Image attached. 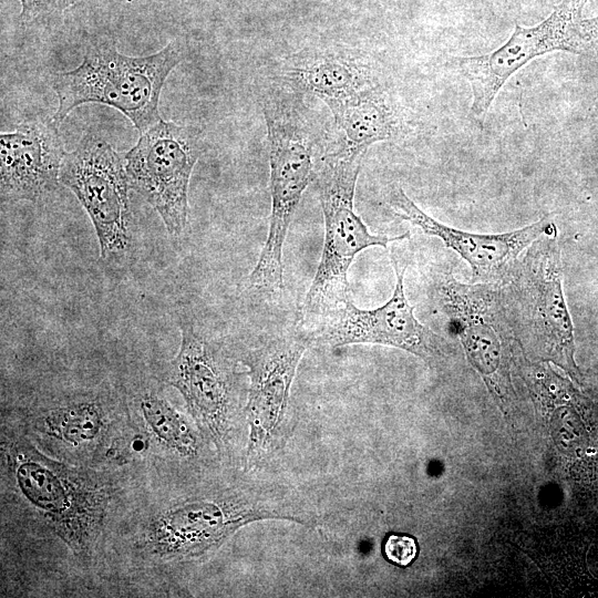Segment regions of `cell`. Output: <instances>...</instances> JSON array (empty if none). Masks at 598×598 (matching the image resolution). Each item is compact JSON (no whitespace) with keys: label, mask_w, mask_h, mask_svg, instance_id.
Segmentation results:
<instances>
[{"label":"cell","mask_w":598,"mask_h":598,"mask_svg":"<svg viewBox=\"0 0 598 598\" xmlns=\"http://www.w3.org/2000/svg\"><path fill=\"white\" fill-rule=\"evenodd\" d=\"M285 497L272 491L227 488L186 498L153 515L137 545L162 560H188L215 551L239 528L257 520L309 524L311 518Z\"/></svg>","instance_id":"6da1fadb"},{"label":"cell","mask_w":598,"mask_h":598,"mask_svg":"<svg viewBox=\"0 0 598 598\" xmlns=\"http://www.w3.org/2000/svg\"><path fill=\"white\" fill-rule=\"evenodd\" d=\"M179 61L174 41L144 56L125 55L111 43L91 45L79 66L52 74L59 102L52 120L59 125L79 105L99 103L123 113L142 134L162 120L159 95Z\"/></svg>","instance_id":"7a4b0ae2"},{"label":"cell","mask_w":598,"mask_h":598,"mask_svg":"<svg viewBox=\"0 0 598 598\" xmlns=\"http://www.w3.org/2000/svg\"><path fill=\"white\" fill-rule=\"evenodd\" d=\"M297 94L275 90L264 102L270 166L271 213L251 287L268 293L283 290L282 250L305 189L316 177L315 138Z\"/></svg>","instance_id":"3957f363"},{"label":"cell","mask_w":598,"mask_h":598,"mask_svg":"<svg viewBox=\"0 0 598 598\" xmlns=\"http://www.w3.org/2000/svg\"><path fill=\"white\" fill-rule=\"evenodd\" d=\"M4 456L23 501L74 555L89 556L110 503L104 485L81 470L49 458L24 441L6 446Z\"/></svg>","instance_id":"277c9868"},{"label":"cell","mask_w":598,"mask_h":598,"mask_svg":"<svg viewBox=\"0 0 598 598\" xmlns=\"http://www.w3.org/2000/svg\"><path fill=\"white\" fill-rule=\"evenodd\" d=\"M363 157H352L332 150L322 157L316 173L324 220L321 258L306 295L302 310L327 315L350 298L348 271L355 256L370 247L386 248L390 243L409 238L375 235L354 210L357 181Z\"/></svg>","instance_id":"5b68a950"},{"label":"cell","mask_w":598,"mask_h":598,"mask_svg":"<svg viewBox=\"0 0 598 598\" xmlns=\"http://www.w3.org/2000/svg\"><path fill=\"white\" fill-rule=\"evenodd\" d=\"M502 292L515 336L576 375L574 327L563 290L555 224L526 249Z\"/></svg>","instance_id":"8992f818"},{"label":"cell","mask_w":598,"mask_h":598,"mask_svg":"<svg viewBox=\"0 0 598 598\" xmlns=\"http://www.w3.org/2000/svg\"><path fill=\"white\" fill-rule=\"evenodd\" d=\"M181 346L164 380L182 394L195 425L220 455H230L241 439L245 406L236 364L221 347L190 323L181 326Z\"/></svg>","instance_id":"52a82bcc"},{"label":"cell","mask_w":598,"mask_h":598,"mask_svg":"<svg viewBox=\"0 0 598 598\" xmlns=\"http://www.w3.org/2000/svg\"><path fill=\"white\" fill-rule=\"evenodd\" d=\"M59 181L76 196L97 236L101 257L121 255L131 245L132 215L124 157L102 137L85 134L65 153Z\"/></svg>","instance_id":"ba28073f"},{"label":"cell","mask_w":598,"mask_h":598,"mask_svg":"<svg viewBox=\"0 0 598 598\" xmlns=\"http://www.w3.org/2000/svg\"><path fill=\"white\" fill-rule=\"evenodd\" d=\"M312 342L308 334H283L265 341L243 359L249 378L245 404L247 467L262 464L280 447L288 427L290 389Z\"/></svg>","instance_id":"9c48e42d"},{"label":"cell","mask_w":598,"mask_h":598,"mask_svg":"<svg viewBox=\"0 0 598 598\" xmlns=\"http://www.w3.org/2000/svg\"><path fill=\"white\" fill-rule=\"evenodd\" d=\"M198 156L193 132L164 120L142 133L124 155L130 188L158 213L172 236L185 229L189 179Z\"/></svg>","instance_id":"30bf717a"},{"label":"cell","mask_w":598,"mask_h":598,"mask_svg":"<svg viewBox=\"0 0 598 598\" xmlns=\"http://www.w3.org/2000/svg\"><path fill=\"white\" fill-rule=\"evenodd\" d=\"M588 0H564L534 27L515 24L508 40L492 52L457 56L458 71L472 89L471 112L483 118L505 82L537 56L553 51L584 53L587 50L578 21Z\"/></svg>","instance_id":"8fae6325"},{"label":"cell","mask_w":598,"mask_h":598,"mask_svg":"<svg viewBox=\"0 0 598 598\" xmlns=\"http://www.w3.org/2000/svg\"><path fill=\"white\" fill-rule=\"evenodd\" d=\"M395 285L391 298L374 309H360L347 299L329 311L318 340L330 347L382 344L409 351L425 361L444 352L445 341L414 315L404 288L406 267L392 257Z\"/></svg>","instance_id":"7c38bea8"},{"label":"cell","mask_w":598,"mask_h":598,"mask_svg":"<svg viewBox=\"0 0 598 598\" xmlns=\"http://www.w3.org/2000/svg\"><path fill=\"white\" fill-rule=\"evenodd\" d=\"M394 214L460 255L477 282L505 283L519 261V255L554 223L548 216L523 228L502 234H476L447 226L422 210L401 187L389 196Z\"/></svg>","instance_id":"4fadbf2b"},{"label":"cell","mask_w":598,"mask_h":598,"mask_svg":"<svg viewBox=\"0 0 598 598\" xmlns=\"http://www.w3.org/2000/svg\"><path fill=\"white\" fill-rule=\"evenodd\" d=\"M58 124L28 121L0 135L2 202H37L56 189L65 152Z\"/></svg>","instance_id":"5bb4252c"},{"label":"cell","mask_w":598,"mask_h":598,"mask_svg":"<svg viewBox=\"0 0 598 598\" xmlns=\"http://www.w3.org/2000/svg\"><path fill=\"white\" fill-rule=\"evenodd\" d=\"M280 78L290 89L310 93L328 106L379 84L367 59L346 48L303 50L290 58Z\"/></svg>","instance_id":"9a60e30c"},{"label":"cell","mask_w":598,"mask_h":598,"mask_svg":"<svg viewBox=\"0 0 598 598\" xmlns=\"http://www.w3.org/2000/svg\"><path fill=\"white\" fill-rule=\"evenodd\" d=\"M114 404V395L104 391L73 394L38 410L32 423L52 442L86 451L102 443Z\"/></svg>","instance_id":"2e32d148"},{"label":"cell","mask_w":598,"mask_h":598,"mask_svg":"<svg viewBox=\"0 0 598 598\" xmlns=\"http://www.w3.org/2000/svg\"><path fill=\"white\" fill-rule=\"evenodd\" d=\"M329 109L342 135L333 150L352 157H364L371 145L395 138L402 128L398 112L379 84Z\"/></svg>","instance_id":"e0dca14e"},{"label":"cell","mask_w":598,"mask_h":598,"mask_svg":"<svg viewBox=\"0 0 598 598\" xmlns=\"http://www.w3.org/2000/svg\"><path fill=\"white\" fill-rule=\"evenodd\" d=\"M138 413L164 450L185 461H199L209 443L198 426L176 410L165 398L155 392L143 393L138 400Z\"/></svg>","instance_id":"ac0fdd59"},{"label":"cell","mask_w":598,"mask_h":598,"mask_svg":"<svg viewBox=\"0 0 598 598\" xmlns=\"http://www.w3.org/2000/svg\"><path fill=\"white\" fill-rule=\"evenodd\" d=\"M384 555L391 563L405 567L417 554V544L408 535H390L384 543Z\"/></svg>","instance_id":"d6986e66"},{"label":"cell","mask_w":598,"mask_h":598,"mask_svg":"<svg viewBox=\"0 0 598 598\" xmlns=\"http://www.w3.org/2000/svg\"><path fill=\"white\" fill-rule=\"evenodd\" d=\"M21 3L20 19L32 21L40 16L61 12L81 0H19Z\"/></svg>","instance_id":"ffe728a7"},{"label":"cell","mask_w":598,"mask_h":598,"mask_svg":"<svg viewBox=\"0 0 598 598\" xmlns=\"http://www.w3.org/2000/svg\"><path fill=\"white\" fill-rule=\"evenodd\" d=\"M578 32L587 49L598 44V16L589 19L581 18L578 21Z\"/></svg>","instance_id":"44dd1931"}]
</instances>
